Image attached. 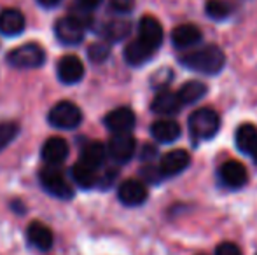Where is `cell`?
<instances>
[{
	"label": "cell",
	"instance_id": "obj_1",
	"mask_svg": "<svg viewBox=\"0 0 257 255\" xmlns=\"http://www.w3.org/2000/svg\"><path fill=\"white\" fill-rule=\"evenodd\" d=\"M180 63L191 70L200 72V74L215 75L226 65V56H224L222 49L217 46H205V48L196 49L189 55H184L180 58Z\"/></svg>",
	"mask_w": 257,
	"mask_h": 255
},
{
	"label": "cell",
	"instance_id": "obj_2",
	"mask_svg": "<svg viewBox=\"0 0 257 255\" xmlns=\"http://www.w3.org/2000/svg\"><path fill=\"white\" fill-rule=\"evenodd\" d=\"M220 128V117L213 109H198L189 117V133L194 140H208L217 135Z\"/></svg>",
	"mask_w": 257,
	"mask_h": 255
},
{
	"label": "cell",
	"instance_id": "obj_3",
	"mask_svg": "<svg viewBox=\"0 0 257 255\" xmlns=\"http://www.w3.org/2000/svg\"><path fill=\"white\" fill-rule=\"evenodd\" d=\"M7 62L16 68L30 70V68H39L44 65L46 53L39 44L28 42V44H23V46H20V48L13 49V51L7 55Z\"/></svg>",
	"mask_w": 257,
	"mask_h": 255
},
{
	"label": "cell",
	"instance_id": "obj_4",
	"mask_svg": "<svg viewBox=\"0 0 257 255\" xmlns=\"http://www.w3.org/2000/svg\"><path fill=\"white\" fill-rule=\"evenodd\" d=\"M48 121L51 126L58 129H74L82 123V112L75 103L65 100L49 110Z\"/></svg>",
	"mask_w": 257,
	"mask_h": 255
},
{
	"label": "cell",
	"instance_id": "obj_5",
	"mask_svg": "<svg viewBox=\"0 0 257 255\" xmlns=\"http://www.w3.org/2000/svg\"><path fill=\"white\" fill-rule=\"evenodd\" d=\"M39 178H41V185L44 187V191L51 196L60 197V199H70L74 196L72 185L68 184V180L56 166H46L39 173Z\"/></svg>",
	"mask_w": 257,
	"mask_h": 255
},
{
	"label": "cell",
	"instance_id": "obj_6",
	"mask_svg": "<svg viewBox=\"0 0 257 255\" xmlns=\"http://www.w3.org/2000/svg\"><path fill=\"white\" fill-rule=\"evenodd\" d=\"M137 142L130 133H115L107 145V154L115 163H128L135 156Z\"/></svg>",
	"mask_w": 257,
	"mask_h": 255
},
{
	"label": "cell",
	"instance_id": "obj_7",
	"mask_svg": "<svg viewBox=\"0 0 257 255\" xmlns=\"http://www.w3.org/2000/svg\"><path fill=\"white\" fill-rule=\"evenodd\" d=\"M54 35L63 46H79L84 39V27L72 16H65L54 25Z\"/></svg>",
	"mask_w": 257,
	"mask_h": 255
},
{
	"label": "cell",
	"instance_id": "obj_8",
	"mask_svg": "<svg viewBox=\"0 0 257 255\" xmlns=\"http://www.w3.org/2000/svg\"><path fill=\"white\" fill-rule=\"evenodd\" d=\"M191 163V156L187 150L184 149H177V150H170L159 161V173L161 177H175V175L182 173Z\"/></svg>",
	"mask_w": 257,
	"mask_h": 255
},
{
	"label": "cell",
	"instance_id": "obj_9",
	"mask_svg": "<svg viewBox=\"0 0 257 255\" xmlns=\"http://www.w3.org/2000/svg\"><path fill=\"white\" fill-rule=\"evenodd\" d=\"M58 79L63 84H77L84 77V63L75 55H67L58 63Z\"/></svg>",
	"mask_w": 257,
	"mask_h": 255
},
{
	"label": "cell",
	"instance_id": "obj_10",
	"mask_svg": "<svg viewBox=\"0 0 257 255\" xmlns=\"http://www.w3.org/2000/svg\"><path fill=\"white\" fill-rule=\"evenodd\" d=\"M139 41L146 44L149 49H156L161 46L163 42V27L156 18L153 16H144L139 23Z\"/></svg>",
	"mask_w": 257,
	"mask_h": 255
},
{
	"label": "cell",
	"instance_id": "obj_11",
	"mask_svg": "<svg viewBox=\"0 0 257 255\" xmlns=\"http://www.w3.org/2000/svg\"><path fill=\"white\" fill-rule=\"evenodd\" d=\"M103 123L114 135L115 133H130L132 128L135 126L137 117L130 107H119V109H114L107 114Z\"/></svg>",
	"mask_w": 257,
	"mask_h": 255
},
{
	"label": "cell",
	"instance_id": "obj_12",
	"mask_svg": "<svg viewBox=\"0 0 257 255\" xmlns=\"http://www.w3.org/2000/svg\"><path fill=\"white\" fill-rule=\"evenodd\" d=\"M119 201L126 206H139V204L146 203L147 199V189L142 182L139 180H124L121 185H119V191H117Z\"/></svg>",
	"mask_w": 257,
	"mask_h": 255
},
{
	"label": "cell",
	"instance_id": "obj_13",
	"mask_svg": "<svg viewBox=\"0 0 257 255\" xmlns=\"http://www.w3.org/2000/svg\"><path fill=\"white\" fill-rule=\"evenodd\" d=\"M41 157L44 163H48V166H58L68 157V143L60 136H53L48 142H44Z\"/></svg>",
	"mask_w": 257,
	"mask_h": 255
},
{
	"label": "cell",
	"instance_id": "obj_14",
	"mask_svg": "<svg viewBox=\"0 0 257 255\" xmlns=\"http://www.w3.org/2000/svg\"><path fill=\"white\" fill-rule=\"evenodd\" d=\"M220 173V180L227 185V187H241V185L247 182L248 178V173H247V168L240 163V161H226V163L220 166L219 170Z\"/></svg>",
	"mask_w": 257,
	"mask_h": 255
},
{
	"label": "cell",
	"instance_id": "obj_15",
	"mask_svg": "<svg viewBox=\"0 0 257 255\" xmlns=\"http://www.w3.org/2000/svg\"><path fill=\"white\" fill-rule=\"evenodd\" d=\"M25 30V16L18 9L0 11V34L6 37L20 35Z\"/></svg>",
	"mask_w": 257,
	"mask_h": 255
},
{
	"label": "cell",
	"instance_id": "obj_16",
	"mask_svg": "<svg viewBox=\"0 0 257 255\" xmlns=\"http://www.w3.org/2000/svg\"><path fill=\"white\" fill-rule=\"evenodd\" d=\"M151 109H153L154 114H159V116H173L182 109V103H180L177 93L161 91L156 95V98L151 103Z\"/></svg>",
	"mask_w": 257,
	"mask_h": 255
},
{
	"label": "cell",
	"instance_id": "obj_17",
	"mask_svg": "<svg viewBox=\"0 0 257 255\" xmlns=\"http://www.w3.org/2000/svg\"><path fill=\"white\" fill-rule=\"evenodd\" d=\"M27 238H28V241L39 250H49L54 241L51 229H49L48 225L42 224V222H37V220L32 222V224L28 225Z\"/></svg>",
	"mask_w": 257,
	"mask_h": 255
},
{
	"label": "cell",
	"instance_id": "obj_18",
	"mask_svg": "<svg viewBox=\"0 0 257 255\" xmlns=\"http://www.w3.org/2000/svg\"><path fill=\"white\" fill-rule=\"evenodd\" d=\"M182 129H180V124L175 123L172 119H161V121H156V123L151 126V135L156 142H161V143H172L175 142L177 138L180 136Z\"/></svg>",
	"mask_w": 257,
	"mask_h": 255
},
{
	"label": "cell",
	"instance_id": "obj_19",
	"mask_svg": "<svg viewBox=\"0 0 257 255\" xmlns=\"http://www.w3.org/2000/svg\"><path fill=\"white\" fill-rule=\"evenodd\" d=\"M201 41V32L194 25H180L172 32V42L175 48L186 49Z\"/></svg>",
	"mask_w": 257,
	"mask_h": 255
},
{
	"label": "cell",
	"instance_id": "obj_20",
	"mask_svg": "<svg viewBox=\"0 0 257 255\" xmlns=\"http://www.w3.org/2000/svg\"><path fill=\"white\" fill-rule=\"evenodd\" d=\"M236 147L243 154H254L257 149V128L254 124H241L236 131Z\"/></svg>",
	"mask_w": 257,
	"mask_h": 255
},
{
	"label": "cell",
	"instance_id": "obj_21",
	"mask_svg": "<svg viewBox=\"0 0 257 255\" xmlns=\"http://www.w3.org/2000/svg\"><path fill=\"white\" fill-rule=\"evenodd\" d=\"M105 157H107V149H105V145H102L100 142H89L82 147L81 159L79 161L96 170V168L103 164Z\"/></svg>",
	"mask_w": 257,
	"mask_h": 255
},
{
	"label": "cell",
	"instance_id": "obj_22",
	"mask_svg": "<svg viewBox=\"0 0 257 255\" xmlns=\"http://www.w3.org/2000/svg\"><path fill=\"white\" fill-rule=\"evenodd\" d=\"M72 178H74L75 184L82 189L95 187L96 182H98V175H96L95 168L88 166V164L81 163V161H77V163L72 166Z\"/></svg>",
	"mask_w": 257,
	"mask_h": 255
},
{
	"label": "cell",
	"instance_id": "obj_23",
	"mask_svg": "<svg viewBox=\"0 0 257 255\" xmlns=\"http://www.w3.org/2000/svg\"><path fill=\"white\" fill-rule=\"evenodd\" d=\"M153 49H149L146 44L137 39V41L130 42L124 48V60L133 67H139V65H144L146 62H149L151 56H153Z\"/></svg>",
	"mask_w": 257,
	"mask_h": 255
},
{
	"label": "cell",
	"instance_id": "obj_24",
	"mask_svg": "<svg viewBox=\"0 0 257 255\" xmlns=\"http://www.w3.org/2000/svg\"><path fill=\"white\" fill-rule=\"evenodd\" d=\"M206 95V86L200 81H189L179 89L177 96H179L182 105H191L196 103L198 100H201Z\"/></svg>",
	"mask_w": 257,
	"mask_h": 255
},
{
	"label": "cell",
	"instance_id": "obj_25",
	"mask_svg": "<svg viewBox=\"0 0 257 255\" xmlns=\"http://www.w3.org/2000/svg\"><path fill=\"white\" fill-rule=\"evenodd\" d=\"M130 30H132V25H130V21L114 20V21H108V23L105 25L103 34H105V37H107L108 41L115 42V41H122V39L130 34Z\"/></svg>",
	"mask_w": 257,
	"mask_h": 255
},
{
	"label": "cell",
	"instance_id": "obj_26",
	"mask_svg": "<svg viewBox=\"0 0 257 255\" xmlns=\"http://www.w3.org/2000/svg\"><path fill=\"white\" fill-rule=\"evenodd\" d=\"M205 9L212 20H226L231 13V7L224 0H208Z\"/></svg>",
	"mask_w": 257,
	"mask_h": 255
},
{
	"label": "cell",
	"instance_id": "obj_27",
	"mask_svg": "<svg viewBox=\"0 0 257 255\" xmlns=\"http://www.w3.org/2000/svg\"><path fill=\"white\" fill-rule=\"evenodd\" d=\"M88 56L93 63H103L110 56V46L105 42H95L88 48Z\"/></svg>",
	"mask_w": 257,
	"mask_h": 255
},
{
	"label": "cell",
	"instance_id": "obj_28",
	"mask_svg": "<svg viewBox=\"0 0 257 255\" xmlns=\"http://www.w3.org/2000/svg\"><path fill=\"white\" fill-rule=\"evenodd\" d=\"M18 135V124L11 123V121H6V123H0V150H4L13 138Z\"/></svg>",
	"mask_w": 257,
	"mask_h": 255
},
{
	"label": "cell",
	"instance_id": "obj_29",
	"mask_svg": "<svg viewBox=\"0 0 257 255\" xmlns=\"http://www.w3.org/2000/svg\"><path fill=\"white\" fill-rule=\"evenodd\" d=\"M135 0H110V7L119 14H126L133 9Z\"/></svg>",
	"mask_w": 257,
	"mask_h": 255
},
{
	"label": "cell",
	"instance_id": "obj_30",
	"mask_svg": "<svg viewBox=\"0 0 257 255\" xmlns=\"http://www.w3.org/2000/svg\"><path fill=\"white\" fill-rule=\"evenodd\" d=\"M215 255H241V250L234 243L224 241L215 248Z\"/></svg>",
	"mask_w": 257,
	"mask_h": 255
},
{
	"label": "cell",
	"instance_id": "obj_31",
	"mask_svg": "<svg viewBox=\"0 0 257 255\" xmlns=\"http://www.w3.org/2000/svg\"><path fill=\"white\" fill-rule=\"evenodd\" d=\"M170 79H172V74H170V70H159L158 74L154 75V79H153L154 88H165V86L170 82Z\"/></svg>",
	"mask_w": 257,
	"mask_h": 255
},
{
	"label": "cell",
	"instance_id": "obj_32",
	"mask_svg": "<svg viewBox=\"0 0 257 255\" xmlns=\"http://www.w3.org/2000/svg\"><path fill=\"white\" fill-rule=\"evenodd\" d=\"M142 175H144V178H146V182H149V184H158L159 178H163V177H161V173H159L158 168H153V166L144 168V170H142Z\"/></svg>",
	"mask_w": 257,
	"mask_h": 255
},
{
	"label": "cell",
	"instance_id": "obj_33",
	"mask_svg": "<svg viewBox=\"0 0 257 255\" xmlns=\"http://www.w3.org/2000/svg\"><path fill=\"white\" fill-rule=\"evenodd\" d=\"M115 175H117V171L115 170H107L103 173V177H98V182H96V184H102V187H108V185L112 184V182H114V178H115Z\"/></svg>",
	"mask_w": 257,
	"mask_h": 255
},
{
	"label": "cell",
	"instance_id": "obj_34",
	"mask_svg": "<svg viewBox=\"0 0 257 255\" xmlns=\"http://www.w3.org/2000/svg\"><path fill=\"white\" fill-rule=\"evenodd\" d=\"M102 2L103 0H77V7H81V9L89 11V13H91V11L96 9Z\"/></svg>",
	"mask_w": 257,
	"mask_h": 255
},
{
	"label": "cell",
	"instance_id": "obj_35",
	"mask_svg": "<svg viewBox=\"0 0 257 255\" xmlns=\"http://www.w3.org/2000/svg\"><path fill=\"white\" fill-rule=\"evenodd\" d=\"M39 4H41L42 7H54L60 4V0H37Z\"/></svg>",
	"mask_w": 257,
	"mask_h": 255
},
{
	"label": "cell",
	"instance_id": "obj_36",
	"mask_svg": "<svg viewBox=\"0 0 257 255\" xmlns=\"http://www.w3.org/2000/svg\"><path fill=\"white\" fill-rule=\"evenodd\" d=\"M252 157H254V161H255V164H257V149L254 150V154H252Z\"/></svg>",
	"mask_w": 257,
	"mask_h": 255
}]
</instances>
